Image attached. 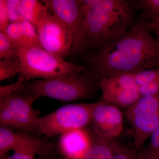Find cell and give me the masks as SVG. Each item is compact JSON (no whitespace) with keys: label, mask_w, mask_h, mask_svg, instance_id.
I'll use <instances>...</instances> for the list:
<instances>
[{"label":"cell","mask_w":159,"mask_h":159,"mask_svg":"<svg viewBox=\"0 0 159 159\" xmlns=\"http://www.w3.org/2000/svg\"><path fill=\"white\" fill-rule=\"evenodd\" d=\"M92 144V137L83 129L69 131L60 135L59 149L66 159H82Z\"/></svg>","instance_id":"obj_13"},{"label":"cell","mask_w":159,"mask_h":159,"mask_svg":"<svg viewBox=\"0 0 159 159\" xmlns=\"http://www.w3.org/2000/svg\"><path fill=\"white\" fill-rule=\"evenodd\" d=\"M42 2L55 17L71 30L74 39L81 25L82 9L80 1L44 0Z\"/></svg>","instance_id":"obj_12"},{"label":"cell","mask_w":159,"mask_h":159,"mask_svg":"<svg viewBox=\"0 0 159 159\" xmlns=\"http://www.w3.org/2000/svg\"><path fill=\"white\" fill-rule=\"evenodd\" d=\"M6 0H0V31L5 32L10 24Z\"/></svg>","instance_id":"obj_26"},{"label":"cell","mask_w":159,"mask_h":159,"mask_svg":"<svg viewBox=\"0 0 159 159\" xmlns=\"http://www.w3.org/2000/svg\"><path fill=\"white\" fill-rule=\"evenodd\" d=\"M31 146L39 150L41 156L48 155L52 152L53 147L51 143L41 140L31 134L20 131L14 132L9 127H0V156L7 154L9 151L14 150L19 146Z\"/></svg>","instance_id":"obj_11"},{"label":"cell","mask_w":159,"mask_h":159,"mask_svg":"<svg viewBox=\"0 0 159 159\" xmlns=\"http://www.w3.org/2000/svg\"><path fill=\"white\" fill-rule=\"evenodd\" d=\"M113 150L110 141L94 139L89 150L82 159H113Z\"/></svg>","instance_id":"obj_16"},{"label":"cell","mask_w":159,"mask_h":159,"mask_svg":"<svg viewBox=\"0 0 159 159\" xmlns=\"http://www.w3.org/2000/svg\"><path fill=\"white\" fill-rule=\"evenodd\" d=\"M93 103H79L63 106L37 121L39 134L53 137L69 131L84 128L91 123Z\"/></svg>","instance_id":"obj_6"},{"label":"cell","mask_w":159,"mask_h":159,"mask_svg":"<svg viewBox=\"0 0 159 159\" xmlns=\"http://www.w3.org/2000/svg\"><path fill=\"white\" fill-rule=\"evenodd\" d=\"M20 65L19 60H4L0 61V80L1 81L20 74Z\"/></svg>","instance_id":"obj_20"},{"label":"cell","mask_w":159,"mask_h":159,"mask_svg":"<svg viewBox=\"0 0 159 159\" xmlns=\"http://www.w3.org/2000/svg\"><path fill=\"white\" fill-rule=\"evenodd\" d=\"M65 159V158H64V159Z\"/></svg>","instance_id":"obj_30"},{"label":"cell","mask_w":159,"mask_h":159,"mask_svg":"<svg viewBox=\"0 0 159 159\" xmlns=\"http://www.w3.org/2000/svg\"><path fill=\"white\" fill-rule=\"evenodd\" d=\"M113 159H141L136 151L130 149L115 140L113 142Z\"/></svg>","instance_id":"obj_21"},{"label":"cell","mask_w":159,"mask_h":159,"mask_svg":"<svg viewBox=\"0 0 159 159\" xmlns=\"http://www.w3.org/2000/svg\"><path fill=\"white\" fill-rule=\"evenodd\" d=\"M91 123L94 135L114 140L123 130V116L119 107L102 100L94 102Z\"/></svg>","instance_id":"obj_10"},{"label":"cell","mask_w":159,"mask_h":159,"mask_svg":"<svg viewBox=\"0 0 159 159\" xmlns=\"http://www.w3.org/2000/svg\"><path fill=\"white\" fill-rule=\"evenodd\" d=\"M147 23L151 31L155 34L156 36V38L159 44V19L149 22H147Z\"/></svg>","instance_id":"obj_28"},{"label":"cell","mask_w":159,"mask_h":159,"mask_svg":"<svg viewBox=\"0 0 159 159\" xmlns=\"http://www.w3.org/2000/svg\"><path fill=\"white\" fill-rule=\"evenodd\" d=\"M4 33L18 48L40 46L35 27L25 20L10 23Z\"/></svg>","instance_id":"obj_14"},{"label":"cell","mask_w":159,"mask_h":159,"mask_svg":"<svg viewBox=\"0 0 159 159\" xmlns=\"http://www.w3.org/2000/svg\"><path fill=\"white\" fill-rule=\"evenodd\" d=\"M141 96H150L159 94V79L139 86Z\"/></svg>","instance_id":"obj_27"},{"label":"cell","mask_w":159,"mask_h":159,"mask_svg":"<svg viewBox=\"0 0 159 159\" xmlns=\"http://www.w3.org/2000/svg\"><path fill=\"white\" fill-rule=\"evenodd\" d=\"M47 7L42 2L37 0H21L20 11L23 19L35 27Z\"/></svg>","instance_id":"obj_15"},{"label":"cell","mask_w":159,"mask_h":159,"mask_svg":"<svg viewBox=\"0 0 159 159\" xmlns=\"http://www.w3.org/2000/svg\"><path fill=\"white\" fill-rule=\"evenodd\" d=\"M6 1L10 22H16L24 20L20 11L21 0Z\"/></svg>","instance_id":"obj_24"},{"label":"cell","mask_w":159,"mask_h":159,"mask_svg":"<svg viewBox=\"0 0 159 159\" xmlns=\"http://www.w3.org/2000/svg\"><path fill=\"white\" fill-rule=\"evenodd\" d=\"M134 131V150L142 149L144 144L159 125V94L142 96L125 114Z\"/></svg>","instance_id":"obj_7"},{"label":"cell","mask_w":159,"mask_h":159,"mask_svg":"<svg viewBox=\"0 0 159 159\" xmlns=\"http://www.w3.org/2000/svg\"><path fill=\"white\" fill-rule=\"evenodd\" d=\"M41 156L38 149L31 146H19L14 149L11 156H7L6 159H35L36 155Z\"/></svg>","instance_id":"obj_23"},{"label":"cell","mask_w":159,"mask_h":159,"mask_svg":"<svg viewBox=\"0 0 159 159\" xmlns=\"http://www.w3.org/2000/svg\"><path fill=\"white\" fill-rule=\"evenodd\" d=\"M7 156L8 154L4 155L2 156H0V159H7Z\"/></svg>","instance_id":"obj_29"},{"label":"cell","mask_w":159,"mask_h":159,"mask_svg":"<svg viewBox=\"0 0 159 159\" xmlns=\"http://www.w3.org/2000/svg\"><path fill=\"white\" fill-rule=\"evenodd\" d=\"M145 17L136 19L119 39L87 57L94 77L100 80L159 67V44Z\"/></svg>","instance_id":"obj_1"},{"label":"cell","mask_w":159,"mask_h":159,"mask_svg":"<svg viewBox=\"0 0 159 159\" xmlns=\"http://www.w3.org/2000/svg\"><path fill=\"white\" fill-rule=\"evenodd\" d=\"M136 3L138 8L143 11L146 21L159 19V0H140Z\"/></svg>","instance_id":"obj_19"},{"label":"cell","mask_w":159,"mask_h":159,"mask_svg":"<svg viewBox=\"0 0 159 159\" xmlns=\"http://www.w3.org/2000/svg\"><path fill=\"white\" fill-rule=\"evenodd\" d=\"M0 58L4 60L19 59L18 48L4 32H0Z\"/></svg>","instance_id":"obj_17"},{"label":"cell","mask_w":159,"mask_h":159,"mask_svg":"<svg viewBox=\"0 0 159 159\" xmlns=\"http://www.w3.org/2000/svg\"><path fill=\"white\" fill-rule=\"evenodd\" d=\"M148 145L139 152L141 159H159V125L149 138Z\"/></svg>","instance_id":"obj_18"},{"label":"cell","mask_w":159,"mask_h":159,"mask_svg":"<svg viewBox=\"0 0 159 159\" xmlns=\"http://www.w3.org/2000/svg\"><path fill=\"white\" fill-rule=\"evenodd\" d=\"M81 25L71 52L97 51L122 36L135 21L137 3L127 0H82Z\"/></svg>","instance_id":"obj_2"},{"label":"cell","mask_w":159,"mask_h":159,"mask_svg":"<svg viewBox=\"0 0 159 159\" xmlns=\"http://www.w3.org/2000/svg\"><path fill=\"white\" fill-rule=\"evenodd\" d=\"M41 47L46 51L64 58L72 51L73 32L46 9L35 26Z\"/></svg>","instance_id":"obj_8"},{"label":"cell","mask_w":159,"mask_h":159,"mask_svg":"<svg viewBox=\"0 0 159 159\" xmlns=\"http://www.w3.org/2000/svg\"><path fill=\"white\" fill-rule=\"evenodd\" d=\"M20 72L19 79L27 82L35 78L50 79L80 74L83 66L66 61L40 46L18 48Z\"/></svg>","instance_id":"obj_3"},{"label":"cell","mask_w":159,"mask_h":159,"mask_svg":"<svg viewBox=\"0 0 159 159\" xmlns=\"http://www.w3.org/2000/svg\"><path fill=\"white\" fill-rule=\"evenodd\" d=\"M25 87L39 97H45L65 101L90 98L95 91L93 77L80 74L27 81Z\"/></svg>","instance_id":"obj_4"},{"label":"cell","mask_w":159,"mask_h":159,"mask_svg":"<svg viewBox=\"0 0 159 159\" xmlns=\"http://www.w3.org/2000/svg\"><path fill=\"white\" fill-rule=\"evenodd\" d=\"M26 81L19 79L16 82L9 85L0 87V97H5L13 93L21 90L25 87Z\"/></svg>","instance_id":"obj_25"},{"label":"cell","mask_w":159,"mask_h":159,"mask_svg":"<svg viewBox=\"0 0 159 159\" xmlns=\"http://www.w3.org/2000/svg\"><path fill=\"white\" fill-rule=\"evenodd\" d=\"M134 74H123L99 80L97 84L103 101L119 108H129L140 97Z\"/></svg>","instance_id":"obj_9"},{"label":"cell","mask_w":159,"mask_h":159,"mask_svg":"<svg viewBox=\"0 0 159 159\" xmlns=\"http://www.w3.org/2000/svg\"><path fill=\"white\" fill-rule=\"evenodd\" d=\"M39 97L25 87L23 89L0 97L1 126L13 127L33 134H40L37 129L39 118L33 107Z\"/></svg>","instance_id":"obj_5"},{"label":"cell","mask_w":159,"mask_h":159,"mask_svg":"<svg viewBox=\"0 0 159 159\" xmlns=\"http://www.w3.org/2000/svg\"><path fill=\"white\" fill-rule=\"evenodd\" d=\"M139 86L150 83L159 79V67L141 71L134 74Z\"/></svg>","instance_id":"obj_22"}]
</instances>
